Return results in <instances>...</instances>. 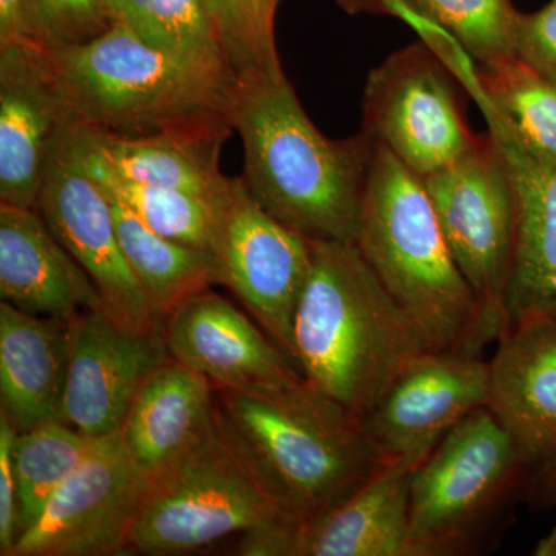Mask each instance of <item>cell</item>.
<instances>
[{
  "mask_svg": "<svg viewBox=\"0 0 556 556\" xmlns=\"http://www.w3.org/2000/svg\"><path fill=\"white\" fill-rule=\"evenodd\" d=\"M25 36L54 51L83 46L112 27L104 0H22Z\"/></svg>",
  "mask_w": 556,
  "mask_h": 556,
  "instance_id": "f546056e",
  "label": "cell"
},
{
  "mask_svg": "<svg viewBox=\"0 0 556 556\" xmlns=\"http://www.w3.org/2000/svg\"><path fill=\"white\" fill-rule=\"evenodd\" d=\"M357 247L430 351L482 354L501 332L457 268L422 179L372 141Z\"/></svg>",
  "mask_w": 556,
  "mask_h": 556,
  "instance_id": "5b68a950",
  "label": "cell"
},
{
  "mask_svg": "<svg viewBox=\"0 0 556 556\" xmlns=\"http://www.w3.org/2000/svg\"><path fill=\"white\" fill-rule=\"evenodd\" d=\"M104 2L110 20L134 33L146 46L185 60L230 67L201 0Z\"/></svg>",
  "mask_w": 556,
  "mask_h": 556,
  "instance_id": "83f0119b",
  "label": "cell"
},
{
  "mask_svg": "<svg viewBox=\"0 0 556 556\" xmlns=\"http://www.w3.org/2000/svg\"><path fill=\"white\" fill-rule=\"evenodd\" d=\"M519 60L556 84V0L535 13H519L515 25Z\"/></svg>",
  "mask_w": 556,
  "mask_h": 556,
  "instance_id": "1f68e13d",
  "label": "cell"
},
{
  "mask_svg": "<svg viewBox=\"0 0 556 556\" xmlns=\"http://www.w3.org/2000/svg\"><path fill=\"white\" fill-rule=\"evenodd\" d=\"M68 378V318L0 303V413L16 431L62 420Z\"/></svg>",
  "mask_w": 556,
  "mask_h": 556,
  "instance_id": "ffe728a7",
  "label": "cell"
},
{
  "mask_svg": "<svg viewBox=\"0 0 556 556\" xmlns=\"http://www.w3.org/2000/svg\"><path fill=\"white\" fill-rule=\"evenodd\" d=\"M413 470L382 466L336 506L302 522L298 556H413Z\"/></svg>",
  "mask_w": 556,
  "mask_h": 556,
  "instance_id": "7402d4cb",
  "label": "cell"
},
{
  "mask_svg": "<svg viewBox=\"0 0 556 556\" xmlns=\"http://www.w3.org/2000/svg\"><path fill=\"white\" fill-rule=\"evenodd\" d=\"M530 466L495 413L468 415L413 470V556L466 555L478 547L519 492Z\"/></svg>",
  "mask_w": 556,
  "mask_h": 556,
  "instance_id": "8992f818",
  "label": "cell"
},
{
  "mask_svg": "<svg viewBox=\"0 0 556 556\" xmlns=\"http://www.w3.org/2000/svg\"><path fill=\"white\" fill-rule=\"evenodd\" d=\"M49 54L73 119L87 129L217 142L236 131L233 68L163 53L115 22L100 38Z\"/></svg>",
  "mask_w": 556,
  "mask_h": 556,
  "instance_id": "3957f363",
  "label": "cell"
},
{
  "mask_svg": "<svg viewBox=\"0 0 556 556\" xmlns=\"http://www.w3.org/2000/svg\"><path fill=\"white\" fill-rule=\"evenodd\" d=\"M481 112L506 155L517 195V240L506 291L508 329L529 318L556 317V163L533 159L490 110Z\"/></svg>",
  "mask_w": 556,
  "mask_h": 556,
  "instance_id": "e0dca14e",
  "label": "cell"
},
{
  "mask_svg": "<svg viewBox=\"0 0 556 556\" xmlns=\"http://www.w3.org/2000/svg\"><path fill=\"white\" fill-rule=\"evenodd\" d=\"M215 211L218 285L236 294L298 368L292 329L309 277V239L260 206L243 178H230L228 189L215 201Z\"/></svg>",
  "mask_w": 556,
  "mask_h": 556,
  "instance_id": "8fae6325",
  "label": "cell"
},
{
  "mask_svg": "<svg viewBox=\"0 0 556 556\" xmlns=\"http://www.w3.org/2000/svg\"><path fill=\"white\" fill-rule=\"evenodd\" d=\"M276 514L215 422L192 447L150 477L127 552L188 554Z\"/></svg>",
  "mask_w": 556,
  "mask_h": 556,
  "instance_id": "52a82bcc",
  "label": "cell"
},
{
  "mask_svg": "<svg viewBox=\"0 0 556 556\" xmlns=\"http://www.w3.org/2000/svg\"><path fill=\"white\" fill-rule=\"evenodd\" d=\"M25 39L22 0H0V47Z\"/></svg>",
  "mask_w": 556,
  "mask_h": 556,
  "instance_id": "8d00e7d4",
  "label": "cell"
},
{
  "mask_svg": "<svg viewBox=\"0 0 556 556\" xmlns=\"http://www.w3.org/2000/svg\"><path fill=\"white\" fill-rule=\"evenodd\" d=\"M533 555L556 556V527L551 533H548V535L544 536L543 540H540V543L536 544L535 551H533Z\"/></svg>",
  "mask_w": 556,
  "mask_h": 556,
  "instance_id": "f35d334b",
  "label": "cell"
},
{
  "mask_svg": "<svg viewBox=\"0 0 556 556\" xmlns=\"http://www.w3.org/2000/svg\"><path fill=\"white\" fill-rule=\"evenodd\" d=\"M420 179L457 268L503 336L517 240V195L503 149L490 131L479 134L463 156Z\"/></svg>",
  "mask_w": 556,
  "mask_h": 556,
  "instance_id": "ba28073f",
  "label": "cell"
},
{
  "mask_svg": "<svg viewBox=\"0 0 556 556\" xmlns=\"http://www.w3.org/2000/svg\"><path fill=\"white\" fill-rule=\"evenodd\" d=\"M72 118L49 51L27 39L0 47V203L36 207L51 149Z\"/></svg>",
  "mask_w": 556,
  "mask_h": 556,
  "instance_id": "2e32d148",
  "label": "cell"
},
{
  "mask_svg": "<svg viewBox=\"0 0 556 556\" xmlns=\"http://www.w3.org/2000/svg\"><path fill=\"white\" fill-rule=\"evenodd\" d=\"M84 129L102 159L123 177L182 190L211 203L228 189L230 178L219 170L223 142L175 135L116 137Z\"/></svg>",
  "mask_w": 556,
  "mask_h": 556,
  "instance_id": "cb8c5ba5",
  "label": "cell"
},
{
  "mask_svg": "<svg viewBox=\"0 0 556 556\" xmlns=\"http://www.w3.org/2000/svg\"><path fill=\"white\" fill-rule=\"evenodd\" d=\"M79 129L84 164L109 195L129 207L146 226L160 236L214 254L217 240L215 203L182 190L144 185L123 177L93 148L80 124Z\"/></svg>",
  "mask_w": 556,
  "mask_h": 556,
  "instance_id": "484cf974",
  "label": "cell"
},
{
  "mask_svg": "<svg viewBox=\"0 0 556 556\" xmlns=\"http://www.w3.org/2000/svg\"><path fill=\"white\" fill-rule=\"evenodd\" d=\"M459 83L533 159L556 163V84L518 56L482 64Z\"/></svg>",
  "mask_w": 556,
  "mask_h": 556,
  "instance_id": "d4e9b609",
  "label": "cell"
},
{
  "mask_svg": "<svg viewBox=\"0 0 556 556\" xmlns=\"http://www.w3.org/2000/svg\"><path fill=\"white\" fill-rule=\"evenodd\" d=\"M233 130L243 181L260 206L311 240L356 243L372 141L325 137L300 104L283 68L239 75Z\"/></svg>",
  "mask_w": 556,
  "mask_h": 556,
  "instance_id": "6da1fadb",
  "label": "cell"
},
{
  "mask_svg": "<svg viewBox=\"0 0 556 556\" xmlns=\"http://www.w3.org/2000/svg\"><path fill=\"white\" fill-rule=\"evenodd\" d=\"M309 243V277L292 329L295 365L362 417L430 350L357 243Z\"/></svg>",
  "mask_w": 556,
  "mask_h": 556,
  "instance_id": "277c9868",
  "label": "cell"
},
{
  "mask_svg": "<svg viewBox=\"0 0 556 556\" xmlns=\"http://www.w3.org/2000/svg\"><path fill=\"white\" fill-rule=\"evenodd\" d=\"M0 298L35 316L70 318L83 311H102L90 277L51 232L38 208L2 203Z\"/></svg>",
  "mask_w": 556,
  "mask_h": 556,
  "instance_id": "d6986e66",
  "label": "cell"
},
{
  "mask_svg": "<svg viewBox=\"0 0 556 556\" xmlns=\"http://www.w3.org/2000/svg\"><path fill=\"white\" fill-rule=\"evenodd\" d=\"M167 353L217 390L263 394L303 376L257 321L215 292H201L164 320Z\"/></svg>",
  "mask_w": 556,
  "mask_h": 556,
  "instance_id": "9a60e30c",
  "label": "cell"
},
{
  "mask_svg": "<svg viewBox=\"0 0 556 556\" xmlns=\"http://www.w3.org/2000/svg\"><path fill=\"white\" fill-rule=\"evenodd\" d=\"M489 367V408L532 470L556 448V317L508 328Z\"/></svg>",
  "mask_w": 556,
  "mask_h": 556,
  "instance_id": "ac0fdd59",
  "label": "cell"
},
{
  "mask_svg": "<svg viewBox=\"0 0 556 556\" xmlns=\"http://www.w3.org/2000/svg\"><path fill=\"white\" fill-rule=\"evenodd\" d=\"M150 477L135 464L119 433L97 447L51 496L11 556H110L127 540Z\"/></svg>",
  "mask_w": 556,
  "mask_h": 556,
  "instance_id": "4fadbf2b",
  "label": "cell"
},
{
  "mask_svg": "<svg viewBox=\"0 0 556 556\" xmlns=\"http://www.w3.org/2000/svg\"><path fill=\"white\" fill-rule=\"evenodd\" d=\"M215 422L263 495L294 521L324 514L383 466L361 416L305 378L263 394L215 388Z\"/></svg>",
  "mask_w": 556,
  "mask_h": 556,
  "instance_id": "7a4b0ae2",
  "label": "cell"
},
{
  "mask_svg": "<svg viewBox=\"0 0 556 556\" xmlns=\"http://www.w3.org/2000/svg\"><path fill=\"white\" fill-rule=\"evenodd\" d=\"M417 16L448 33L479 64L517 56L511 0H401Z\"/></svg>",
  "mask_w": 556,
  "mask_h": 556,
  "instance_id": "f1b7e54d",
  "label": "cell"
},
{
  "mask_svg": "<svg viewBox=\"0 0 556 556\" xmlns=\"http://www.w3.org/2000/svg\"><path fill=\"white\" fill-rule=\"evenodd\" d=\"M98 441L100 439L86 437L62 420L16 431L13 466L17 490V540L38 521L51 496L93 452Z\"/></svg>",
  "mask_w": 556,
  "mask_h": 556,
  "instance_id": "4316f807",
  "label": "cell"
},
{
  "mask_svg": "<svg viewBox=\"0 0 556 556\" xmlns=\"http://www.w3.org/2000/svg\"><path fill=\"white\" fill-rule=\"evenodd\" d=\"M260 68H280L276 46V14L280 0H244Z\"/></svg>",
  "mask_w": 556,
  "mask_h": 556,
  "instance_id": "e575fe53",
  "label": "cell"
},
{
  "mask_svg": "<svg viewBox=\"0 0 556 556\" xmlns=\"http://www.w3.org/2000/svg\"><path fill=\"white\" fill-rule=\"evenodd\" d=\"M302 522L276 514L241 533L237 555L298 556Z\"/></svg>",
  "mask_w": 556,
  "mask_h": 556,
  "instance_id": "836d02e7",
  "label": "cell"
},
{
  "mask_svg": "<svg viewBox=\"0 0 556 556\" xmlns=\"http://www.w3.org/2000/svg\"><path fill=\"white\" fill-rule=\"evenodd\" d=\"M455 73L427 42L390 54L365 84L362 134L419 178L448 166L477 142Z\"/></svg>",
  "mask_w": 556,
  "mask_h": 556,
  "instance_id": "9c48e42d",
  "label": "cell"
},
{
  "mask_svg": "<svg viewBox=\"0 0 556 556\" xmlns=\"http://www.w3.org/2000/svg\"><path fill=\"white\" fill-rule=\"evenodd\" d=\"M16 430L0 413V555L11 556L17 541V490L13 466Z\"/></svg>",
  "mask_w": 556,
  "mask_h": 556,
  "instance_id": "d6a6232c",
  "label": "cell"
},
{
  "mask_svg": "<svg viewBox=\"0 0 556 556\" xmlns=\"http://www.w3.org/2000/svg\"><path fill=\"white\" fill-rule=\"evenodd\" d=\"M334 2L350 14H387L383 0H334Z\"/></svg>",
  "mask_w": 556,
  "mask_h": 556,
  "instance_id": "74e56055",
  "label": "cell"
},
{
  "mask_svg": "<svg viewBox=\"0 0 556 556\" xmlns=\"http://www.w3.org/2000/svg\"><path fill=\"white\" fill-rule=\"evenodd\" d=\"M490 401V367L482 354L427 351L361 417L383 466L415 470L442 439Z\"/></svg>",
  "mask_w": 556,
  "mask_h": 556,
  "instance_id": "7c38bea8",
  "label": "cell"
},
{
  "mask_svg": "<svg viewBox=\"0 0 556 556\" xmlns=\"http://www.w3.org/2000/svg\"><path fill=\"white\" fill-rule=\"evenodd\" d=\"M214 424L215 387L170 357L139 388L118 433L135 464L152 477Z\"/></svg>",
  "mask_w": 556,
  "mask_h": 556,
  "instance_id": "44dd1931",
  "label": "cell"
},
{
  "mask_svg": "<svg viewBox=\"0 0 556 556\" xmlns=\"http://www.w3.org/2000/svg\"><path fill=\"white\" fill-rule=\"evenodd\" d=\"M169 358L161 331H131L102 311L75 314L62 422L93 439L118 433L139 388Z\"/></svg>",
  "mask_w": 556,
  "mask_h": 556,
  "instance_id": "5bb4252c",
  "label": "cell"
},
{
  "mask_svg": "<svg viewBox=\"0 0 556 556\" xmlns=\"http://www.w3.org/2000/svg\"><path fill=\"white\" fill-rule=\"evenodd\" d=\"M525 495L535 507H551L556 504V448L530 470Z\"/></svg>",
  "mask_w": 556,
  "mask_h": 556,
  "instance_id": "d590c367",
  "label": "cell"
},
{
  "mask_svg": "<svg viewBox=\"0 0 556 556\" xmlns=\"http://www.w3.org/2000/svg\"><path fill=\"white\" fill-rule=\"evenodd\" d=\"M109 200L124 257L163 329L164 320L182 303L218 285L217 258L160 236L119 200L112 195Z\"/></svg>",
  "mask_w": 556,
  "mask_h": 556,
  "instance_id": "603a6c76",
  "label": "cell"
},
{
  "mask_svg": "<svg viewBox=\"0 0 556 556\" xmlns=\"http://www.w3.org/2000/svg\"><path fill=\"white\" fill-rule=\"evenodd\" d=\"M36 208L90 277L105 316L131 331H161L124 257L109 195L84 164L79 124L73 118L51 149Z\"/></svg>",
  "mask_w": 556,
  "mask_h": 556,
  "instance_id": "30bf717a",
  "label": "cell"
},
{
  "mask_svg": "<svg viewBox=\"0 0 556 556\" xmlns=\"http://www.w3.org/2000/svg\"><path fill=\"white\" fill-rule=\"evenodd\" d=\"M226 60L237 73L260 68L244 0H201Z\"/></svg>",
  "mask_w": 556,
  "mask_h": 556,
  "instance_id": "4dcf8cb0",
  "label": "cell"
}]
</instances>
